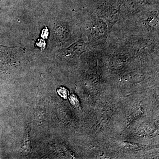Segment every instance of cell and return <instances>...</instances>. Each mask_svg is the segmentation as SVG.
<instances>
[{"label":"cell","instance_id":"1","mask_svg":"<svg viewBox=\"0 0 159 159\" xmlns=\"http://www.w3.org/2000/svg\"><path fill=\"white\" fill-rule=\"evenodd\" d=\"M22 149L25 152H30L31 150V141H30V137L29 136V133L27 132L25 134V135L24 137L22 145Z\"/></svg>","mask_w":159,"mask_h":159}]
</instances>
